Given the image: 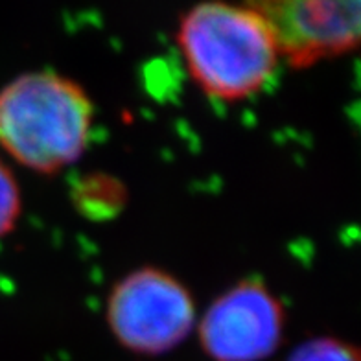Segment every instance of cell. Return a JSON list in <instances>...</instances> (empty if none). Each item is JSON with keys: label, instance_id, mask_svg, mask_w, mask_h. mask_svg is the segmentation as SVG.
Wrapping results in <instances>:
<instances>
[{"label": "cell", "instance_id": "1", "mask_svg": "<svg viewBox=\"0 0 361 361\" xmlns=\"http://www.w3.org/2000/svg\"><path fill=\"white\" fill-rule=\"evenodd\" d=\"M177 44L195 85L219 102L258 94L282 59L269 23L251 4L194 6L180 15Z\"/></svg>", "mask_w": 361, "mask_h": 361}, {"label": "cell", "instance_id": "2", "mask_svg": "<svg viewBox=\"0 0 361 361\" xmlns=\"http://www.w3.org/2000/svg\"><path fill=\"white\" fill-rule=\"evenodd\" d=\"M92 120L87 90L57 72H26L0 90V146L37 173L74 164L89 144Z\"/></svg>", "mask_w": 361, "mask_h": 361}, {"label": "cell", "instance_id": "3", "mask_svg": "<svg viewBox=\"0 0 361 361\" xmlns=\"http://www.w3.org/2000/svg\"><path fill=\"white\" fill-rule=\"evenodd\" d=\"M105 317L126 350L161 356L190 336L195 302L188 288L168 271L140 267L114 284Z\"/></svg>", "mask_w": 361, "mask_h": 361}, {"label": "cell", "instance_id": "4", "mask_svg": "<svg viewBox=\"0 0 361 361\" xmlns=\"http://www.w3.org/2000/svg\"><path fill=\"white\" fill-rule=\"evenodd\" d=\"M284 306L260 279H243L219 295L197 324L212 361H264L284 339Z\"/></svg>", "mask_w": 361, "mask_h": 361}, {"label": "cell", "instance_id": "5", "mask_svg": "<svg viewBox=\"0 0 361 361\" xmlns=\"http://www.w3.org/2000/svg\"><path fill=\"white\" fill-rule=\"evenodd\" d=\"M269 23L282 59L295 68L361 50V2L262 0L251 2Z\"/></svg>", "mask_w": 361, "mask_h": 361}, {"label": "cell", "instance_id": "6", "mask_svg": "<svg viewBox=\"0 0 361 361\" xmlns=\"http://www.w3.org/2000/svg\"><path fill=\"white\" fill-rule=\"evenodd\" d=\"M286 361H361V347L339 338H312L300 343Z\"/></svg>", "mask_w": 361, "mask_h": 361}, {"label": "cell", "instance_id": "7", "mask_svg": "<svg viewBox=\"0 0 361 361\" xmlns=\"http://www.w3.org/2000/svg\"><path fill=\"white\" fill-rule=\"evenodd\" d=\"M23 200L15 176L0 161V240L11 233L20 218Z\"/></svg>", "mask_w": 361, "mask_h": 361}]
</instances>
